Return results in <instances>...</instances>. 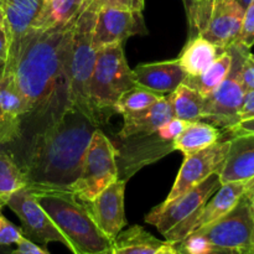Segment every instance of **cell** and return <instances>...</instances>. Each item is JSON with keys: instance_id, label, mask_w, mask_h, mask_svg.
I'll return each instance as SVG.
<instances>
[{"instance_id": "28", "label": "cell", "mask_w": 254, "mask_h": 254, "mask_svg": "<svg viewBox=\"0 0 254 254\" xmlns=\"http://www.w3.org/2000/svg\"><path fill=\"white\" fill-rule=\"evenodd\" d=\"M163 97L164 94L156 93V92L144 88V87L135 86L134 88L129 89L126 93L122 94V97L118 99L116 107H114V113L122 114L123 117L138 113V112L144 111L148 107H150L151 104L158 102Z\"/></svg>"}, {"instance_id": "45", "label": "cell", "mask_w": 254, "mask_h": 254, "mask_svg": "<svg viewBox=\"0 0 254 254\" xmlns=\"http://www.w3.org/2000/svg\"><path fill=\"white\" fill-rule=\"evenodd\" d=\"M11 250H9V247H2L0 246V254H10Z\"/></svg>"}, {"instance_id": "44", "label": "cell", "mask_w": 254, "mask_h": 254, "mask_svg": "<svg viewBox=\"0 0 254 254\" xmlns=\"http://www.w3.org/2000/svg\"><path fill=\"white\" fill-rule=\"evenodd\" d=\"M247 197V196H246ZM248 200H250V205H251V210H252L253 212V216H254V193H252L251 196H248Z\"/></svg>"}, {"instance_id": "10", "label": "cell", "mask_w": 254, "mask_h": 254, "mask_svg": "<svg viewBox=\"0 0 254 254\" xmlns=\"http://www.w3.org/2000/svg\"><path fill=\"white\" fill-rule=\"evenodd\" d=\"M6 206L19 217L22 235L27 240L41 245L61 243L73 253L71 243L56 227L46 211L40 206L31 189L25 186L17 190L7 198Z\"/></svg>"}, {"instance_id": "6", "label": "cell", "mask_w": 254, "mask_h": 254, "mask_svg": "<svg viewBox=\"0 0 254 254\" xmlns=\"http://www.w3.org/2000/svg\"><path fill=\"white\" fill-rule=\"evenodd\" d=\"M227 50L232 55L230 73L212 94L203 99L202 121L230 133L240 123V111L246 94L242 67L251 49L236 41Z\"/></svg>"}, {"instance_id": "39", "label": "cell", "mask_w": 254, "mask_h": 254, "mask_svg": "<svg viewBox=\"0 0 254 254\" xmlns=\"http://www.w3.org/2000/svg\"><path fill=\"white\" fill-rule=\"evenodd\" d=\"M206 254H235V250H227V248H212Z\"/></svg>"}, {"instance_id": "34", "label": "cell", "mask_w": 254, "mask_h": 254, "mask_svg": "<svg viewBox=\"0 0 254 254\" xmlns=\"http://www.w3.org/2000/svg\"><path fill=\"white\" fill-rule=\"evenodd\" d=\"M7 59V32L5 24L4 11H2L1 0H0V67H4Z\"/></svg>"}, {"instance_id": "15", "label": "cell", "mask_w": 254, "mask_h": 254, "mask_svg": "<svg viewBox=\"0 0 254 254\" xmlns=\"http://www.w3.org/2000/svg\"><path fill=\"white\" fill-rule=\"evenodd\" d=\"M44 0H1L7 32V59L2 69L12 72L22 42L39 16Z\"/></svg>"}, {"instance_id": "18", "label": "cell", "mask_w": 254, "mask_h": 254, "mask_svg": "<svg viewBox=\"0 0 254 254\" xmlns=\"http://www.w3.org/2000/svg\"><path fill=\"white\" fill-rule=\"evenodd\" d=\"M133 72L138 86L164 96L175 91L186 78L178 59L138 64Z\"/></svg>"}, {"instance_id": "24", "label": "cell", "mask_w": 254, "mask_h": 254, "mask_svg": "<svg viewBox=\"0 0 254 254\" xmlns=\"http://www.w3.org/2000/svg\"><path fill=\"white\" fill-rule=\"evenodd\" d=\"M165 242L136 225L118 233L112 241V252L113 254H154Z\"/></svg>"}, {"instance_id": "48", "label": "cell", "mask_w": 254, "mask_h": 254, "mask_svg": "<svg viewBox=\"0 0 254 254\" xmlns=\"http://www.w3.org/2000/svg\"><path fill=\"white\" fill-rule=\"evenodd\" d=\"M1 71H2V67H0V73H1Z\"/></svg>"}, {"instance_id": "26", "label": "cell", "mask_w": 254, "mask_h": 254, "mask_svg": "<svg viewBox=\"0 0 254 254\" xmlns=\"http://www.w3.org/2000/svg\"><path fill=\"white\" fill-rule=\"evenodd\" d=\"M175 118L185 122L202 121L203 97L191 87L181 83L175 91L169 93Z\"/></svg>"}, {"instance_id": "40", "label": "cell", "mask_w": 254, "mask_h": 254, "mask_svg": "<svg viewBox=\"0 0 254 254\" xmlns=\"http://www.w3.org/2000/svg\"><path fill=\"white\" fill-rule=\"evenodd\" d=\"M252 193H254V178L247 181V190H246L245 196L248 197V196H251Z\"/></svg>"}, {"instance_id": "38", "label": "cell", "mask_w": 254, "mask_h": 254, "mask_svg": "<svg viewBox=\"0 0 254 254\" xmlns=\"http://www.w3.org/2000/svg\"><path fill=\"white\" fill-rule=\"evenodd\" d=\"M154 254H180V253H179L178 248H176V246L174 245V243H170L166 241L165 245L161 246V247L159 248V250Z\"/></svg>"}, {"instance_id": "12", "label": "cell", "mask_w": 254, "mask_h": 254, "mask_svg": "<svg viewBox=\"0 0 254 254\" xmlns=\"http://www.w3.org/2000/svg\"><path fill=\"white\" fill-rule=\"evenodd\" d=\"M246 190H247V181L222 184L193 217L166 233L164 236L165 241L176 245L185 240L191 233L217 221L237 205L241 197L245 195Z\"/></svg>"}, {"instance_id": "32", "label": "cell", "mask_w": 254, "mask_h": 254, "mask_svg": "<svg viewBox=\"0 0 254 254\" xmlns=\"http://www.w3.org/2000/svg\"><path fill=\"white\" fill-rule=\"evenodd\" d=\"M242 82L246 92L254 89V54L248 52L242 67Z\"/></svg>"}, {"instance_id": "42", "label": "cell", "mask_w": 254, "mask_h": 254, "mask_svg": "<svg viewBox=\"0 0 254 254\" xmlns=\"http://www.w3.org/2000/svg\"><path fill=\"white\" fill-rule=\"evenodd\" d=\"M144 7V0H134V9L136 11H143Z\"/></svg>"}, {"instance_id": "2", "label": "cell", "mask_w": 254, "mask_h": 254, "mask_svg": "<svg viewBox=\"0 0 254 254\" xmlns=\"http://www.w3.org/2000/svg\"><path fill=\"white\" fill-rule=\"evenodd\" d=\"M77 17L25 36L12 73L29 113H45L60 102L67 104V57Z\"/></svg>"}, {"instance_id": "36", "label": "cell", "mask_w": 254, "mask_h": 254, "mask_svg": "<svg viewBox=\"0 0 254 254\" xmlns=\"http://www.w3.org/2000/svg\"><path fill=\"white\" fill-rule=\"evenodd\" d=\"M231 135H243V134H254V118L241 121L232 130Z\"/></svg>"}, {"instance_id": "37", "label": "cell", "mask_w": 254, "mask_h": 254, "mask_svg": "<svg viewBox=\"0 0 254 254\" xmlns=\"http://www.w3.org/2000/svg\"><path fill=\"white\" fill-rule=\"evenodd\" d=\"M99 5H116V6H123L129 7V9H134V0H97ZM136 11V10H135Z\"/></svg>"}, {"instance_id": "17", "label": "cell", "mask_w": 254, "mask_h": 254, "mask_svg": "<svg viewBox=\"0 0 254 254\" xmlns=\"http://www.w3.org/2000/svg\"><path fill=\"white\" fill-rule=\"evenodd\" d=\"M29 114L26 102L15 82L14 73H0V145L19 138L21 122Z\"/></svg>"}, {"instance_id": "3", "label": "cell", "mask_w": 254, "mask_h": 254, "mask_svg": "<svg viewBox=\"0 0 254 254\" xmlns=\"http://www.w3.org/2000/svg\"><path fill=\"white\" fill-rule=\"evenodd\" d=\"M32 191L40 206L71 243L72 254H92L112 248V241L96 225L86 203L72 191Z\"/></svg>"}, {"instance_id": "31", "label": "cell", "mask_w": 254, "mask_h": 254, "mask_svg": "<svg viewBox=\"0 0 254 254\" xmlns=\"http://www.w3.org/2000/svg\"><path fill=\"white\" fill-rule=\"evenodd\" d=\"M237 41L246 45L250 49L254 45V0H252V2L245 10L242 30H241Z\"/></svg>"}, {"instance_id": "30", "label": "cell", "mask_w": 254, "mask_h": 254, "mask_svg": "<svg viewBox=\"0 0 254 254\" xmlns=\"http://www.w3.org/2000/svg\"><path fill=\"white\" fill-rule=\"evenodd\" d=\"M189 123H190V122L181 121V119L175 118V117H174V118H171L170 121L161 124L155 133L161 140L168 141V143H173V141L175 140L181 133H183V130L188 127Z\"/></svg>"}, {"instance_id": "27", "label": "cell", "mask_w": 254, "mask_h": 254, "mask_svg": "<svg viewBox=\"0 0 254 254\" xmlns=\"http://www.w3.org/2000/svg\"><path fill=\"white\" fill-rule=\"evenodd\" d=\"M27 186V179L22 169L6 153L0 151V200L6 201L14 192Z\"/></svg>"}, {"instance_id": "20", "label": "cell", "mask_w": 254, "mask_h": 254, "mask_svg": "<svg viewBox=\"0 0 254 254\" xmlns=\"http://www.w3.org/2000/svg\"><path fill=\"white\" fill-rule=\"evenodd\" d=\"M123 118V128L118 133V136L121 139H128L138 135H149V134L155 133L161 124L174 118L170 96L166 94L144 111L126 116Z\"/></svg>"}, {"instance_id": "25", "label": "cell", "mask_w": 254, "mask_h": 254, "mask_svg": "<svg viewBox=\"0 0 254 254\" xmlns=\"http://www.w3.org/2000/svg\"><path fill=\"white\" fill-rule=\"evenodd\" d=\"M232 55L230 50L221 52L215 61L196 77H186L183 83L197 91L205 98L212 94L230 73Z\"/></svg>"}, {"instance_id": "5", "label": "cell", "mask_w": 254, "mask_h": 254, "mask_svg": "<svg viewBox=\"0 0 254 254\" xmlns=\"http://www.w3.org/2000/svg\"><path fill=\"white\" fill-rule=\"evenodd\" d=\"M135 86L138 84L127 61L123 44L97 50L89 83V101L98 123L114 114V107L122 94Z\"/></svg>"}, {"instance_id": "11", "label": "cell", "mask_w": 254, "mask_h": 254, "mask_svg": "<svg viewBox=\"0 0 254 254\" xmlns=\"http://www.w3.org/2000/svg\"><path fill=\"white\" fill-rule=\"evenodd\" d=\"M141 11L116 5H102L97 12L92 46L99 50L114 44H123L133 35H145Z\"/></svg>"}, {"instance_id": "8", "label": "cell", "mask_w": 254, "mask_h": 254, "mask_svg": "<svg viewBox=\"0 0 254 254\" xmlns=\"http://www.w3.org/2000/svg\"><path fill=\"white\" fill-rule=\"evenodd\" d=\"M221 185L222 184L218 174H212L183 195L154 207L145 216V222L158 228L159 232L165 236L171 230L193 217Z\"/></svg>"}, {"instance_id": "13", "label": "cell", "mask_w": 254, "mask_h": 254, "mask_svg": "<svg viewBox=\"0 0 254 254\" xmlns=\"http://www.w3.org/2000/svg\"><path fill=\"white\" fill-rule=\"evenodd\" d=\"M230 150V139L217 143L195 154L185 156L171 191L164 202L174 200L178 196L198 185L212 174L220 173Z\"/></svg>"}, {"instance_id": "35", "label": "cell", "mask_w": 254, "mask_h": 254, "mask_svg": "<svg viewBox=\"0 0 254 254\" xmlns=\"http://www.w3.org/2000/svg\"><path fill=\"white\" fill-rule=\"evenodd\" d=\"M254 118V89L247 91L240 111V122Z\"/></svg>"}, {"instance_id": "23", "label": "cell", "mask_w": 254, "mask_h": 254, "mask_svg": "<svg viewBox=\"0 0 254 254\" xmlns=\"http://www.w3.org/2000/svg\"><path fill=\"white\" fill-rule=\"evenodd\" d=\"M87 2L88 0H44L41 11L30 31H42L67 24L78 16Z\"/></svg>"}, {"instance_id": "7", "label": "cell", "mask_w": 254, "mask_h": 254, "mask_svg": "<svg viewBox=\"0 0 254 254\" xmlns=\"http://www.w3.org/2000/svg\"><path fill=\"white\" fill-rule=\"evenodd\" d=\"M118 179L117 149L98 128L89 141L84 154L81 175L72 186V192L82 202H91L107 186Z\"/></svg>"}, {"instance_id": "1", "label": "cell", "mask_w": 254, "mask_h": 254, "mask_svg": "<svg viewBox=\"0 0 254 254\" xmlns=\"http://www.w3.org/2000/svg\"><path fill=\"white\" fill-rule=\"evenodd\" d=\"M99 123L73 104L67 103L32 138L22 171L32 190L72 191L81 175L92 135Z\"/></svg>"}, {"instance_id": "47", "label": "cell", "mask_w": 254, "mask_h": 254, "mask_svg": "<svg viewBox=\"0 0 254 254\" xmlns=\"http://www.w3.org/2000/svg\"><path fill=\"white\" fill-rule=\"evenodd\" d=\"M92 254H113V252H112V248H109V250L102 251V252H98V253H92Z\"/></svg>"}, {"instance_id": "14", "label": "cell", "mask_w": 254, "mask_h": 254, "mask_svg": "<svg viewBox=\"0 0 254 254\" xmlns=\"http://www.w3.org/2000/svg\"><path fill=\"white\" fill-rule=\"evenodd\" d=\"M243 17L245 9L237 0H212L207 19L197 35L223 52L240 37Z\"/></svg>"}, {"instance_id": "43", "label": "cell", "mask_w": 254, "mask_h": 254, "mask_svg": "<svg viewBox=\"0 0 254 254\" xmlns=\"http://www.w3.org/2000/svg\"><path fill=\"white\" fill-rule=\"evenodd\" d=\"M237 2L241 5V6L243 7V9L246 10L248 7V5H250L251 2H252V0H237Z\"/></svg>"}, {"instance_id": "9", "label": "cell", "mask_w": 254, "mask_h": 254, "mask_svg": "<svg viewBox=\"0 0 254 254\" xmlns=\"http://www.w3.org/2000/svg\"><path fill=\"white\" fill-rule=\"evenodd\" d=\"M193 233L212 248L241 250L254 246V216L250 200L243 195L230 212Z\"/></svg>"}, {"instance_id": "21", "label": "cell", "mask_w": 254, "mask_h": 254, "mask_svg": "<svg viewBox=\"0 0 254 254\" xmlns=\"http://www.w3.org/2000/svg\"><path fill=\"white\" fill-rule=\"evenodd\" d=\"M217 47L200 35L190 37L178 57L186 77H196L202 73L220 55Z\"/></svg>"}, {"instance_id": "33", "label": "cell", "mask_w": 254, "mask_h": 254, "mask_svg": "<svg viewBox=\"0 0 254 254\" xmlns=\"http://www.w3.org/2000/svg\"><path fill=\"white\" fill-rule=\"evenodd\" d=\"M10 254H50V252L40 247L37 243L27 240L26 237H22L16 245V248L11 250Z\"/></svg>"}, {"instance_id": "22", "label": "cell", "mask_w": 254, "mask_h": 254, "mask_svg": "<svg viewBox=\"0 0 254 254\" xmlns=\"http://www.w3.org/2000/svg\"><path fill=\"white\" fill-rule=\"evenodd\" d=\"M221 129L213 124L203 121L191 122L173 141V148L188 156L217 143L221 140Z\"/></svg>"}, {"instance_id": "29", "label": "cell", "mask_w": 254, "mask_h": 254, "mask_svg": "<svg viewBox=\"0 0 254 254\" xmlns=\"http://www.w3.org/2000/svg\"><path fill=\"white\" fill-rule=\"evenodd\" d=\"M5 202L0 200V246L2 247H10L12 245H17L19 241L24 237L21 228L16 227L14 223L10 222L4 215H2V207Z\"/></svg>"}, {"instance_id": "19", "label": "cell", "mask_w": 254, "mask_h": 254, "mask_svg": "<svg viewBox=\"0 0 254 254\" xmlns=\"http://www.w3.org/2000/svg\"><path fill=\"white\" fill-rule=\"evenodd\" d=\"M218 176L221 184L248 181L254 178V134L232 135L227 158Z\"/></svg>"}, {"instance_id": "4", "label": "cell", "mask_w": 254, "mask_h": 254, "mask_svg": "<svg viewBox=\"0 0 254 254\" xmlns=\"http://www.w3.org/2000/svg\"><path fill=\"white\" fill-rule=\"evenodd\" d=\"M99 7L101 5L97 0H88L79 12L72 30L67 57V103L78 107L93 118L89 101V83L97 51L92 46V36Z\"/></svg>"}, {"instance_id": "46", "label": "cell", "mask_w": 254, "mask_h": 254, "mask_svg": "<svg viewBox=\"0 0 254 254\" xmlns=\"http://www.w3.org/2000/svg\"><path fill=\"white\" fill-rule=\"evenodd\" d=\"M186 2H188V7L191 6V5L193 4H197V2H201V1H206V0H185Z\"/></svg>"}, {"instance_id": "41", "label": "cell", "mask_w": 254, "mask_h": 254, "mask_svg": "<svg viewBox=\"0 0 254 254\" xmlns=\"http://www.w3.org/2000/svg\"><path fill=\"white\" fill-rule=\"evenodd\" d=\"M235 254H254V246L247 248H241V250H235Z\"/></svg>"}, {"instance_id": "16", "label": "cell", "mask_w": 254, "mask_h": 254, "mask_svg": "<svg viewBox=\"0 0 254 254\" xmlns=\"http://www.w3.org/2000/svg\"><path fill=\"white\" fill-rule=\"evenodd\" d=\"M126 180H117L107 186L93 201L86 206L99 230L111 241L127 226L124 211Z\"/></svg>"}]
</instances>
